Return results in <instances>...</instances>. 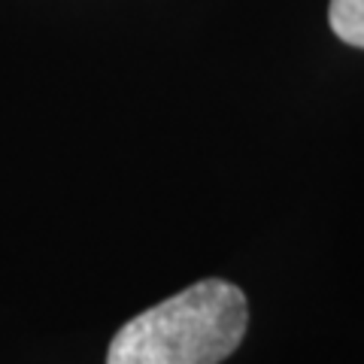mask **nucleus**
<instances>
[{"instance_id": "nucleus-1", "label": "nucleus", "mask_w": 364, "mask_h": 364, "mask_svg": "<svg viewBox=\"0 0 364 364\" xmlns=\"http://www.w3.org/2000/svg\"><path fill=\"white\" fill-rule=\"evenodd\" d=\"M246 325V294L203 279L134 316L112 337L107 364H219L240 346Z\"/></svg>"}, {"instance_id": "nucleus-2", "label": "nucleus", "mask_w": 364, "mask_h": 364, "mask_svg": "<svg viewBox=\"0 0 364 364\" xmlns=\"http://www.w3.org/2000/svg\"><path fill=\"white\" fill-rule=\"evenodd\" d=\"M328 18L340 40L364 49V0H331Z\"/></svg>"}]
</instances>
